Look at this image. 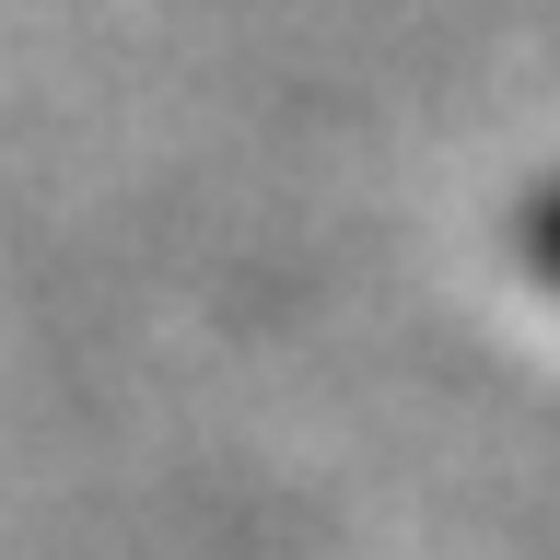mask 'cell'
<instances>
[{"label": "cell", "mask_w": 560, "mask_h": 560, "mask_svg": "<svg viewBox=\"0 0 560 560\" xmlns=\"http://www.w3.org/2000/svg\"><path fill=\"white\" fill-rule=\"evenodd\" d=\"M537 245H549V269H560V199H549V210H537Z\"/></svg>", "instance_id": "1"}]
</instances>
